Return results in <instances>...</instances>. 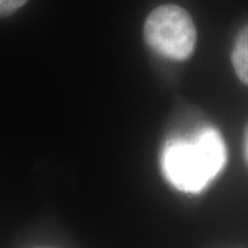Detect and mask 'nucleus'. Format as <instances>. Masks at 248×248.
Instances as JSON below:
<instances>
[{
	"mask_svg": "<svg viewBox=\"0 0 248 248\" xmlns=\"http://www.w3.org/2000/svg\"><path fill=\"white\" fill-rule=\"evenodd\" d=\"M225 163V142L214 128L203 130L193 141H169L161 155V169L170 184L187 193L202 192Z\"/></svg>",
	"mask_w": 248,
	"mask_h": 248,
	"instance_id": "obj_1",
	"label": "nucleus"
},
{
	"mask_svg": "<svg viewBox=\"0 0 248 248\" xmlns=\"http://www.w3.org/2000/svg\"><path fill=\"white\" fill-rule=\"evenodd\" d=\"M143 36L155 53L170 60L184 61L195 50L197 32L193 19L185 9L166 4L148 16Z\"/></svg>",
	"mask_w": 248,
	"mask_h": 248,
	"instance_id": "obj_2",
	"label": "nucleus"
},
{
	"mask_svg": "<svg viewBox=\"0 0 248 248\" xmlns=\"http://www.w3.org/2000/svg\"><path fill=\"white\" fill-rule=\"evenodd\" d=\"M232 62L236 75L248 86V25L241 29L232 53Z\"/></svg>",
	"mask_w": 248,
	"mask_h": 248,
	"instance_id": "obj_3",
	"label": "nucleus"
},
{
	"mask_svg": "<svg viewBox=\"0 0 248 248\" xmlns=\"http://www.w3.org/2000/svg\"><path fill=\"white\" fill-rule=\"evenodd\" d=\"M28 0H0V17H7L19 10Z\"/></svg>",
	"mask_w": 248,
	"mask_h": 248,
	"instance_id": "obj_4",
	"label": "nucleus"
}]
</instances>
